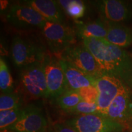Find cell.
<instances>
[{
	"label": "cell",
	"mask_w": 132,
	"mask_h": 132,
	"mask_svg": "<svg viewBox=\"0 0 132 132\" xmlns=\"http://www.w3.org/2000/svg\"><path fill=\"white\" fill-rule=\"evenodd\" d=\"M82 44L95 57L104 75L114 76L129 85L132 71V56L123 48L104 39L83 38Z\"/></svg>",
	"instance_id": "cell-1"
},
{
	"label": "cell",
	"mask_w": 132,
	"mask_h": 132,
	"mask_svg": "<svg viewBox=\"0 0 132 132\" xmlns=\"http://www.w3.org/2000/svg\"><path fill=\"white\" fill-rule=\"evenodd\" d=\"M20 86L26 95L34 98H49V93L42 63H36L21 69Z\"/></svg>",
	"instance_id": "cell-2"
},
{
	"label": "cell",
	"mask_w": 132,
	"mask_h": 132,
	"mask_svg": "<svg viewBox=\"0 0 132 132\" xmlns=\"http://www.w3.org/2000/svg\"><path fill=\"white\" fill-rule=\"evenodd\" d=\"M11 57L16 67L23 69L36 63H42L46 54L42 47L19 35L13 37Z\"/></svg>",
	"instance_id": "cell-3"
},
{
	"label": "cell",
	"mask_w": 132,
	"mask_h": 132,
	"mask_svg": "<svg viewBox=\"0 0 132 132\" xmlns=\"http://www.w3.org/2000/svg\"><path fill=\"white\" fill-rule=\"evenodd\" d=\"M77 132H122L125 125L98 114H82L65 122Z\"/></svg>",
	"instance_id": "cell-4"
},
{
	"label": "cell",
	"mask_w": 132,
	"mask_h": 132,
	"mask_svg": "<svg viewBox=\"0 0 132 132\" xmlns=\"http://www.w3.org/2000/svg\"><path fill=\"white\" fill-rule=\"evenodd\" d=\"M51 52L60 55L66 49L75 45L73 31L63 23L46 20L40 28Z\"/></svg>",
	"instance_id": "cell-5"
},
{
	"label": "cell",
	"mask_w": 132,
	"mask_h": 132,
	"mask_svg": "<svg viewBox=\"0 0 132 132\" xmlns=\"http://www.w3.org/2000/svg\"><path fill=\"white\" fill-rule=\"evenodd\" d=\"M62 59L94 78L103 76L101 69L90 52L82 45H73L60 54Z\"/></svg>",
	"instance_id": "cell-6"
},
{
	"label": "cell",
	"mask_w": 132,
	"mask_h": 132,
	"mask_svg": "<svg viewBox=\"0 0 132 132\" xmlns=\"http://www.w3.org/2000/svg\"><path fill=\"white\" fill-rule=\"evenodd\" d=\"M50 98L57 99L69 87L59 59L46 54L42 62Z\"/></svg>",
	"instance_id": "cell-7"
},
{
	"label": "cell",
	"mask_w": 132,
	"mask_h": 132,
	"mask_svg": "<svg viewBox=\"0 0 132 132\" xmlns=\"http://www.w3.org/2000/svg\"><path fill=\"white\" fill-rule=\"evenodd\" d=\"M127 86L126 83L120 79L109 75H103L96 81L98 90L97 103L98 114L105 115L107 109L116 97Z\"/></svg>",
	"instance_id": "cell-8"
},
{
	"label": "cell",
	"mask_w": 132,
	"mask_h": 132,
	"mask_svg": "<svg viewBox=\"0 0 132 132\" xmlns=\"http://www.w3.org/2000/svg\"><path fill=\"white\" fill-rule=\"evenodd\" d=\"M47 125L42 110L36 105H29L23 108L19 119L6 132H46Z\"/></svg>",
	"instance_id": "cell-9"
},
{
	"label": "cell",
	"mask_w": 132,
	"mask_h": 132,
	"mask_svg": "<svg viewBox=\"0 0 132 132\" xmlns=\"http://www.w3.org/2000/svg\"><path fill=\"white\" fill-rule=\"evenodd\" d=\"M6 19L10 24L23 29L33 28L40 29L46 21L35 9L23 3L12 5L8 11Z\"/></svg>",
	"instance_id": "cell-10"
},
{
	"label": "cell",
	"mask_w": 132,
	"mask_h": 132,
	"mask_svg": "<svg viewBox=\"0 0 132 132\" xmlns=\"http://www.w3.org/2000/svg\"><path fill=\"white\" fill-rule=\"evenodd\" d=\"M97 4L101 19L106 23L122 24L132 17V6L128 1L103 0Z\"/></svg>",
	"instance_id": "cell-11"
},
{
	"label": "cell",
	"mask_w": 132,
	"mask_h": 132,
	"mask_svg": "<svg viewBox=\"0 0 132 132\" xmlns=\"http://www.w3.org/2000/svg\"><path fill=\"white\" fill-rule=\"evenodd\" d=\"M104 116L123 125L132 121V92L129 87L116 97Z\"/></svg>",
	"instance_id": "cell-12"
},
{
	"label": "cell",
	"mask_w": 132,
	"mask_h": 132,
	"mask_svg": "<svg viewBox=\"0 0 132 132\" xmlns=\"http://www.w3.org/2000/svg\"><path fill=\"white\" fill-rule=\"evenodd\" d=\"M23 4L35 9L47 21L62 23L64 15L58 1L53 0H27Z\"/></svg>",
	"instance_id": "cell-13"
},
{
	"label": "cell",
	"mask_w": 132,
	"mask_h": 132,
	"mask_svg": "<svg viewBox=\"0 0 132 132\" xmlns=\"http://www.w3.org/2000/svg\"><path fill=\"white\" fill-rule=\"evenodd\" d=\"M59 59L65 73L69 88L78 91L84 87L91 86H96V78L84 73L68 62L61 59Z\"/></svg>",
	"instance_id": "cell-14"
},
{
	"label": "cell",
	"mask_w": 132,
	"mask_h": 132,
	"mask_svg": "<svg viewBox=\"0 0 132 132\" xmlns=\"http://www.w3.org/2000/svg\"><path fill=\"white\" fill-rule=\"evenodd\" d=\"M108 32L105 40L114 45L125 48L132 44L131 29L119 23H106Z\"/></svg>",
	"instance_id": "cell-15"
},
{
	"label": "cell",
	"mask_w": 132,
	"mask_h": 132,
	"mask_svg": "<svg viewBox=\"0 0 132 132\" xmlns=\"http://www.w3.org/2000/svg\"><path fill=\"white\" fill-rule=\"evenodd\" d=\"M107 32L108 28L106 23L99 19L87 23L80 24L78 26V34L82 39L95 38L105 39Z\"/></svg>",
	"instance_id": "cell-16"
},
{
	"label": "cell",
	"mask_w": 132,
	"mask_h": 132,
	"mask_svg": "<svg viewBox=\"0 0 132 132\" xmlns=\"http://www.w3.org/2000/svg\"><path fill=\"white\" fill-rule=\"evenodd\" d=\"M82 100V97L78 91L69 89L56 99V102L61 108L67 112Z\"/></svg>",
	"instance_id": "cell-17"
},
{
	"label": "cell",
	"mask_w": 132,
	"mask_h": 132,
	"mask_svg": "<svg viewBox=\"0 0 132 132\" xmlns=\"http://www.w3.org/2000/svg\"><path fill=\"white\" fill-rule=\"evenodd\" d=\"M0 89L3 94L14 92V80L10 73L9 67L2 57L0 59Z\"/></svg>",
	"instance_id": "cell-18"
},
{
	"label": "cell",
	"mask_w": 132,
	"mask_h": 132,
	"mask_svg": "<svg viewBox=\"0 0 132 132\" xmlns=\"http://www.w3.org/2000/svg\"><path fill=\"white\" fill-rule=\"evenodd\" d=\"M58 3L65 10L67 14L73 19H80L85 14L86 7L82 1L76 0H62L58 1Z\"/></svg>",
	"instance_id": "cell-19"
},
{
	"label": "cell",
	"mask_w": 132,
	"mask_h": 132,
	"mask_svg": "<svg viewBox=\"0 0 132 132\" xmlns=\"http://www.w3.org/2000/svg\"><path fill=\"white\" fill-rule=\"evenodd\" d=\"M23 108L0 111V128L1 132H6L10 127L17 121L20 116Z\"/></svg>",
	"instance_id": "cell-20"
},
{
	"label": "cell",
	"mask_w": 132,
	"mask_h": 132,
	"mask_svg": "<svg viewBox=\"0 0 132 132\" xmlns=\"http://www.w3.org/2000/svg\"><path fill=\"white\" fill-rule=\"evenodd\" d=\"M22 95L13 92L9 94H1L0 97V111L22 108Z\"/></svg>",
	"instance_id": "cell-21"
},
{
	"label": "cell",
	"mask_w": 132,
	"mask_h": 132,
	"mask_svg": "<svg viewBox=\"0 0 132 132\" xmlns=\"http://www.w3.org/2000/svg\"><path fill=\"white\" fill-rule=\"evenodd\" d=\"M67 112L78 115L98 114V106L96 102L90 103L85 100H82L75 107L71 109Z\"/></svg>",
	"instance_id": "cell-22"
},
{
	"label": "cell",
	"mask_w": 132,
	"mask_h": 132,
	"mask_svg": "<svg viewBox=\"0 0 132 132\" xmlns=\"http://www.w3.org/2000/svg\"><path fill=\"white\" fill-rule=\"evenodd\" d=\"M78 92L81 97H82V100L90 103H94V102L97 103L98 93L96 86H91L84 87L78 90Z\"/></svg>",
	"instance_id": "cell-23"
},
{
	"label": "cell",
	"mask_w": 132,
	"mask_h": 132,
	"mask_svg": "<svg viewBox=\"0 0 132 132\" xmlns=\"http://www.w3.org/2000/svg\"><path fill=\"white\" fill-rule=\"evenodd\" d=\"M50 132H77L65 123H56L50 129Z\"/></svg>",
	"instance_id": "cell-24"
},
{
	"label": "cell",
	"mask_w": 132,
	"mask_h": 132,
	"mask_svg": "<svg viewBox=\"0 0 132 132\" xmlns=\"http://www.w3.org/2000/svg\"><path fill=\"white\" fill-rule=\"evenodd\" d=\"M128 87H130V89H131V92H132V71H131V78H130V84L128 85Z\"/></svg>",
	"instance_id": "cell-25"
},
{
	"label": "cell",
	"mask_w": 132,
	"mask_h": 132,
	"mask_svg": "<svg viewBox=\"0 0 132 132\" xmlns=\"http://www.w3.org/2000/svg\"><path fill=\"white\" fill-rule=\"evenodd\" d=\"M8 132H11V131H8Z\"/></svg>",
	"instance_id": "cell-26"
},
{
	"label": "cell",
	"mask_w": 132,
	"mask_h": 132,
	"mask_svg": "<svg viewBox=\"0 0 132 132\" xmlns=\"http://www.w3.org/2000/svg\"><path fill=\"white\" fill-rule=\"evenodd\" d=\"M131 132H132V131H131Z\"/></svg>",
	"instance_id": "cell-27"
}]
</instances>
